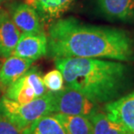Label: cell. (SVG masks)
Here are the masks:
<instances>
[{"mask_svg":"<svg viewBox=\"0 0 134 134\" xmlns=\"http://www.w3.org/2000/svg\"><path fill=\"white\" fill-rule=\"evenodd\" d=\"M89 119L92 125V134H127L121 125L110 119L104 112L98 111Z\"/></svg>","mask_w":134,"mask_h":134,"instance_id":"9a60e30c","label":"cell"},{"mask_svg":"<svg viewBox=\"0 0 134 134\" xmlns=\"http://www.w3.org/2000/svg\"><path fill=\"white\" fill-rule=\"evenodd\" d=\"M0 134H24V130L19 129L9 120L0 116Z\"/></svg>","mask_w":134,"mask_h":134,"instance_id":"e0dca14e","label":"cell"},{"mask_svg":"<svg viewBox=\"0 0 134 134\" xmlns=\"http://www.w3.org/2000/svg\"><path fill=\"white\" fill-rule=\"evenodd\" d=\"M96 8L104 18L112 21L133 22L134 0H95Z\"/></svg>","mask_w":134,"mask_h":134,"instance_id":"ba28073f","label":"cell"},{"mask_svg":"<svg viewBox=\"0 0 134 134\" xmlns=\"http://www.w3.org/2000/svg\"><path fill=\"white\" fill-rule=\"evenodd\" d=\"M52 113H54V109L51 92L25 104L9 99L4 95L0 98V116L21 130H25L40 118Z\"/></svg>","mask_w":134,"mask_h":134,"instance_id":"3957f363","label":"cell"},{"mask_svg":"<svg viewBox=\"0 0 134 134\" xmlns=\"http://www.w3.org/2000/svg\"><path fill=\"white\" fill-rule=\"evenodd\" d=\"M104 112L123 127L127 134H134V91L104 104Z\"/></svg>","mask_w":134,"mask_h":134,"instance_id":"5b68a950","label":"cell"},{"mask_svg":"<svg viewBox=\"0 0 134 134\" xmlns=\"http://www.w3.org/2000/svg\"><path fill=\"white\" fill-rule=\"evenodd\" d=\"M24 134H67L65 128L52 114L37 119L24 130Z\"/></svg>","mask_w":134,"mask_h":134,"instance_id":"5bb4252c","label":"cell"},{"mask_svg":"<svg viewBox=\"0 0 134 134\" xmlns=\"http://www.w3.org/2000/svg\"><path fill=\"white\" fill-rule=\"evenodd\" d=\"M9 14L13 23L22 33L46 34L38 13L26 3H14L10 6Z\"/></svg>","mask_w":134,"mask_h":134,"instance_id":"8992f818","label":"cell"},{"mask_svg":"<svg viewBox=\"0 0 134 134\" xmlns=\"http://www.w3.org/2000/svg\"><path fill=\"white\" fill-rule=\"evenodd\" d=\"M5 90H6V88H5L4 86H3V85L0 84V98H1L3 97V95L4 94Z\"/></svg>","mask_w":134,"mask_h":134,"instance_id":"ac0fdd59","label":"cell"},{"mask_svg":"<svg viewBox=\"0 0 134 134\" xmlns=\"http://www.w3.org/2000/svg\"><path fill=\"white\" fill-rule=\"evenodd\" d=\"M52 115L63 125L67 134H92V125L89 118L62 113Z\"/></svg>","mask_w":134,"mask_h":134,"instance_id":"4fadbf2b","label":"cell"},{"mask_svg":"<svg viewBox=\"0 0 134 134\" xmlns=\"http://www.w3.org/2000/svg\"><path fill=\"white\" fill-rule=\"evenodd\" d=\"M4 96L21 104L30 103L37 98L32 85L25 77V74L6 88Z\"/></svg>","mask_w":134,"mask_h":134,"instance_id":"7c38bea8","label":"cell"},{"mask_svg":"<svg viewBox=\"0 0 134 134\" xmlns=\"http://www.w3.org/2000/svg\"><path fill=\"white\" fill-rule=\"evenodd\" d=\"M1 64H2V61H1V59H0V66H1Z\"/></svg>","mask_w":134,"mask_h":134,"instance_id":"ffe728a7","label":"cell"},{"mask_svg":"<svg viewBox=\"0 0 134 134\" xmlns=\"http://www.w3.org/2000/svg\"><path fill=\"white\" fill-rule=\"evenodd\" d=\"M51 58H87L133 62L134 37L127 31L83 23L72 17L58 18L47 31Z\"/></svg>","mask_w":134,"mask_h":134,"instance_id":"6da1fadb","label":"cell"},{"mask_svg":"<svg viewBox=\"0 0 134 134\" xmlns=\"http://www.w3.org/2000/svg\"><path fill=\"white\" fill-rule=\"evenodd\" d=\"M33 62V60L18 58L14 55L5 58L0 66V84L7 88L22 77L32 65Z\"/></svg>","mask_w":134,"mask_h":134,"instance_id":"8fae6325","label":"cell"},{"mask_svg":"<svg viewBox=\"0 0 134 134\" xmlns=\"http://www.w3.org/2000/svg\"><path fill=\"white\" fill-rule=\"evenodd\" d=\"M12 55L25 59L37 60L47 55L46 34L21 33Z\"/></svg>","mask_w":134,"mask_h":134,"instance_id":"52a82bcc","label":"cell"},{"mask_svg":"<svg viewBox=\"0 0 134 134\" xmlns=\"http://www.w3.org/2000/svg\"><path fill=\"white\" fill-rule=\"evenodd\" d=\"M52 98L54 113L90 118L99 111L98 104L90 100L81 92L67 86L59 92H52Z\"/></svg>","mask_w":134,"mask_h":134,"instance_id":"277c9868","label":"cell"},{"mask_svg":"<svg viewBox=\"0 0 134 134\" xmlns=\"http://www.w3.org/2000/svg\"><path fill=\"white\" fill-rule=\"evenodd\" d=\"M20 36L21 31L9 12L0 9V58L5 59L12 55Z\"/></svg>","mask_w":134,"mask_h":134,"instance_id":"9c48e42d","label":"cell"},{"mask_svg":"<svg viewBox=\"0 0 134 134\" xmlns=\"http://www.w3.org/2000/svg\"><path fill=\"white\" fill-rule=\"evenodd\" d=\"M73 2L74 0H25V3L37 10L44 24H50L60 18Z\"/></svg>","mask_w":134,"mask_h":134,"instance_id":"30bf717a","label":"cell"},{"mask_svg":"<svg viewBox=\"0 0 134 134\" xmlns=\"http://www.w3.org/2000/svg\"><path fill=\"white\" fill-rule=\"evenodd\" d=\"M4 1H6V0H0V4H1L2 3H4Z\"/></svg>","mask_w":134,"mask_h":134,"instance_id":"d6986e66","label":"cell"},{"mask_svg":"<svg viewBox=\"0 0 134 134\" xmlns=\"http://www.w3.org/2000/svg\"><path fill=\"white\" fill-rule=\"evenodd\" d=\"M45 88L51 92H57L65 88V80L63 74L58 69L52 70L43 77Z\"/></svg>","mask_w":134,"mask_h":134,"instance_id":"2e32d148","label":"cell"},{"mask_svg":"<svg viewBox=\"0 0 134 134\" xmlns=\"http://www.w3.org/2000/svg\"><path fill=\"white\" fill-rule=\"evenodd\" d=\"M54 59L65 86L81 92L98 104L120 98L129 82L130 68L121 61L87 58Z\"/></svg>","mask_w":134,"mask_h":134,"instance_id":"7a4b0ae2","label":"cell"}]
</instances>
